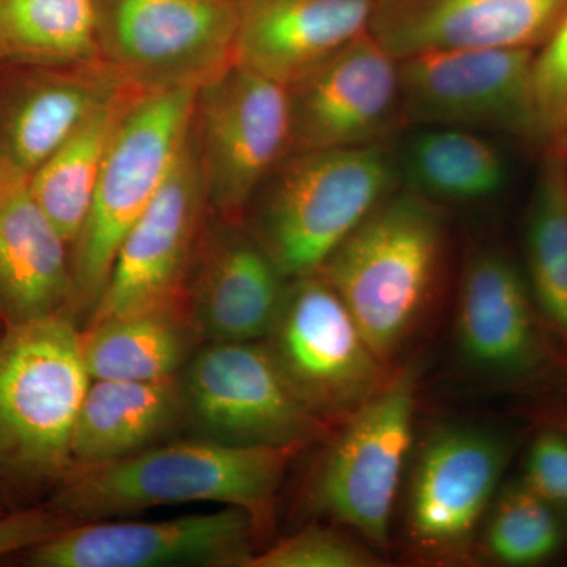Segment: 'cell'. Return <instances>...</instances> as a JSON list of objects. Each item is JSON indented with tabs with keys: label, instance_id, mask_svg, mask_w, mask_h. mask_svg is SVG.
Returning <instances> with one entry per match:
<instances>
[{
	"label": "cell",
	"instance_id": "1",
	"mask_svg": "<svg viewBox=\"0 0 567 567\" xmlns=\"http://www.w3.org/2000/svg\"><path fill=\"white\" fill-rule=\"evenodd\" d=\"M305 447L227 445L204 436L158 443L130 456L74 464L48 507L81 524L212 503L240 507L265 532L274 525L287 470Z\"/></svg>",
	"mask_w": 567,
	"mask_h": 567
},
{
	"label": "cell",
	"instance_id": "2",
	"mask_svg": "<svg viewBox=\"0 0 567 567\" xmlns=\"http://www.w3.org/2000/svg\"><path fill=\"white\" fill-rule=\"evenodd\" d=\"M446 244L440 205L398 188L317 271L342 298L383 363L393 365L434 303Z\"/></svg>",
	"mask_w": 567,
	"mask_h": 567
},
{
	"label": "cell",
	"instance_id": "3",
	"mask_svg": "<svg viewBox=\"0 0 567 567\" xmlns=\"http://www.w3.org/2000/svg\"><path fill=\"white\" fill-rule=\"evenodd\" d=\"M82 331L66 312L6 323L0 334V483L18 491L61 484L91 386Z\"/></svg>",
	"mask_w": 567,
	"mask_h": 567
},
{
	"label": "cell",
	"instance_id": "4",
	"mask_svg": "<svg viewBox=\"0 0 567 567\" xmlns=\"http://www.w3.org/2000/svg\"><path fill=\"white\" fill-rule=\"evenodd\" d=\"M399 182L385 144L289 153L256 194L252 234L287 279L317 274Z\"/></svg>",
	"mask_w": 567,
	"mask_h": 567
},
{
	"label": "cell",
	"instance_id": "5",
	"mask_svg": "<svg viewBox=\"0 0 567 567\" xmlns=\"http://www.w3.org/2000/svg\"><path fill=\"white\" fill-rule=\"evenodd\" d=\"M199 85L147 91L112 141L80 237L71 246L74 311L102 297L126 234L163 188L193 133Z\"/></svg>",
	"mask_w": 567,
	"mask_h": 567
},
{
	"label": "cell",
	"instance_id": "6",
	"mask_svg": "<svg viewBox=\"0 0 567 567\" xmlns=\"http://www.w3.org/2000/svg\"><path fill=\"white\" fill-rule=\"evenodd\" d=\"M416 365L394 368L385 385L336 425L308 483L317 516L386 550L391 518L415 434Z\"/></svg>",
	"mask_w": 567,
	"mask_h": 567
},
{
	"label": "cell",
	"instance_id": "7",
	"mask_svg": "<svg viewBox=\"0 0 567 567\" xmlns=\"http://www.w3.org/2000/svg\"><path fill=\"white\" fill-rule=\"evenodd\" d=\"M458 358L491 385L514 393L567 391V352L548 330L524 268L498 248L466 259L454 323Z\"/></svg>",
	"mask_w": 567,
	"mask_h": 567
},
{
	"label": "cell",
	"instance_id": "8",
	"mask_svg": "<svg viewBox=\"0 0 567 567\" xmlns=\"http://www.w3.org/2000/svg\"><path fill=\"white\" fill-rule=\"evenodd\" d=\"M265 344L306 405L339 425L393 374L320 274L289 279Z\"/></svg>",
	"mask_w": 567,
	"mask_h": 567
},
{
	"label": "cell",
	"instance_id": "9",
	"mask_svg": "<svg viewBox=\"0 0 567 567\" xmlns=\"http://www.w3.org/2000/svg\"><path fill=\"white\" fill-rule=\"evenodd\" d=\"M513 451L509 436L487 425H440L425 436L405 505L406 540L417 558L436 565L472 558Z\"/></svg>",
	"mask_w": 567,
	"mask_h": 567
},
{
	"label": "cell",
	"instance_id": "10",
	"mask_svg": "<svg viewBox=\"0 0 567 567\" xmlns=\"http://www.w3.org/2000/svg\"><path fill=\"white\" fill-rule=\"evenodd\" d=\"M193 126L207 203L238 218L292 147L289 89L233 62L200 85Z\"/></svg>",
	"mask_w": 567,
	"mask_h": 567
},
{
	"label": "cell",
	"instance_id": "11",
	"mask_svg": "<svg viewBox=\"0 0 567 567\" xmlns=\"http://www.w3.org/2000/svg\"><path fill=\"white\" fill-rule=\"evenodd\" d=\"M200 436L238 446H309L333 425L297 394L262 341L207 342L181 374Z\"/></svg>",
	"mask_w": 567,
	"mask_h": 567
},
{
	"label": "cell",
	"instance_id": "12",
	"mask_svg": "<svg viewBox=\"0 0 567 567\" xmlns=\"http://www.w3.org/2000/svg\"><path fill=\"white\" fill-rule=\"evenodd\" d=\"M241 0H102L103 58L145 91L203 85L235 62Z\"/></svg>",
	"mask_w": 567,
	"mask_h": 567
},
{
	"label": "cell",
	"instance_id": "13",
	"mask_svg": "<svg viewBox=\"0 0 567 567\" xmlns=\"http://www.w3.org/2000/svg\"><path fill=\"white\" fill-rule=\"evenodd\" d=\"M535 51H436L399 61L402 112L416 126L539 140Z\"/></svg>",
	"mask_w": 567,
	"mask_h": 567
},
{
	"label": "cell",
	"instance_id": "14",
	"mask_svg": "<svg viewBox=\"0 0 567 567\" xmlns=\"http://www.w3.org/2000/svg\"><path fill=\"white\" fill-rule=\"evenodd\" d=\"M251 514L213 513L158 522H81L28 550L33 567H246L262 535Z\"/></svg>",
	"mask_w": 567,
	"mask_h": 567
},
{
	"label": "cell",
	"instance_id": "15",
	"mask_svg": "<svg viewBox=\"0 0 567 567\" xmlns=\"http://www.w3.org/2000/svg\"><path fill=\"white\" fill-rule=\"evenodd\" d=\"M207 203L194 137L115 256L89 324L153 309L186 306V278Z\"/></svg>",
	"mask_w": 567,
	"mask_h": 567
},
{
	"label": "cell",
	"instance_id": "16",
	"mask_svg": "<svg viewBox=\"0 0 567 567\" xmlns=\"http://www.w3.org/2000/svg\"><path fill=\"white\" fill-rule=\"evenodd\" d=\"M287 89L290 153L385 144L405 122L399 61L369 32Z\"/></svg>",
	"mask_w": 567,
	"mask_h": 567
},
{
	"label": "cell",
	"instance_id": "17",
	"mask_svg": "<svg viewBox=\"0 0 567 567\" xmlns=\"http://www.w3.org/2000/svg\"><path fill=\"white\" fill-rule=\"evenodd\" d=\"M130 85L106 59L63 66L0 63V162L32 175Z\"/></svg>",
	"mask_w": 567,
	"mask_h": 567
},
{
	"label": "cell",
	"instance_id": "18",
	"mask_svg": "<svg viewBox=\"0 0 567 567\" xmlns=\"http://www.w3.org/2000/svg\"><path fill=\"white\" fill-rule=\"evenodd\" d=\"M567 0H374L369 33L394 59L436 51L533 50Z\"/></svg>",
	"mask_w": 567,
	"mask_h": 567
},
{
	"label": "cell",
	"instance_id": "19",
	"mask_svg": "<svg viewBox=\"0 0 567 567\" xmlns=\"http://www.w3.org/2000/svg\"><path fill=\"white\" fill-rule=\"evenodd\" d=\"M287 282L252 230L233 223L205 241L186 289V309L205 342L264 341L281 309Z\"/></svg>",
	"mask_w": 567,
	"mask_h": 567
},
{
	"label": "cell",
	"instance_id": "20",
	"mask_svg": "<svg viewBox=\"0 0 567 567\" xmlns=\"http://www.w3.org/2000/svg\"><path fill=\"white\" fill-rule=\"evenodd\" d=\"M69 241L33 196L31 175L0 162V316L6 323L66 312Z\"/></svg>",
	"mask_w": 567,
	"mask_h": 567
},
{
	"label": "cell",
	"instance_id": "21",
	"mask_svg": "<svg viewBox=\"0 0 567 567\" xmlns=\"http://www.w3.org/2000/svg\"><path fill=\"white\" fill-rule=\"evenodd\" d=\"M374 0H241L235 62L290 87L369 32Z\"/></svg>",
	"mask_w": 567,
	"mask_h": 567
},
{
	"label": "cell",
	"instance_id": "22",
	"mask_svg": "<svg viewBox=\"0 0 567 567\" xmlns=\"http://www.w3.org/2000/svg\"><path fill=\"white\" fill-rule=\"evenodd\" d=\"M188 423L181 375L153 382L92 380L73 435L74 464L130 456Z\"/></svg>",
	"mask_w": 567,
	"mask_h": 567
},
{
	"label": "cell",
	"instance_id": "23",
	"mask_svg": "<svg viewBox=\"0 0 567 567\" xmlns=\"http://www.w3.org/2000/svg\"><path fill=\"white\" fill-rule=\"evenodd\" d=\"M199 342L186 306L115 317L82 330L92 380L173 379L182 374Z\"/></svg>",
	"mask_w": 567,
	"mask_h": 567
},
{
	"label": "cell",
	"instance_id": "24",
	"mask_svg": "<svg viewBox=\"0 0 567 567\" xmlns=\"http://www.w3.org/2000/svg\"><path fill=\"white\" fill-rule=\"evenodd\" d=\"M399 181L432 203H481L505 189L502 152L473 130L420 126L395 153Z\"/></svg>",
	"mask_w": 567,
	"mask_h": 567
},
{
	"label": "cell",
	"instance_id": "25",
	"mask_svg": "<svg viewBox=\"0 0 567 567\" xmlns=\"http://www.w3.org/2000/svg\"><path fill=\"white\" fill-rule=\"evenodd\" d=\"M147 92L130 85L62 144L31 175L33 196L70 248L87 221L96 183L115 134L133 104Z\"/></svg>",
	"mask_w": 567,
	"mask_h": 567
},
{
	"label": "cell",
	"instance_id": "26",
	"mask_svg": "<svg viewBox=\"0 0 567 567\" xmlns=\"http://www.w3.org/2000/svg\"><path fill=\"white\" fill-rule=\"evenodd\" d=\"M102 0H0V63L102 61Z\"/></svg>",
	"mask_w": 567,
	"mask_h": 567
},
{
	"label": "cell",
	"instance_id": "27",
	"mask_svg": "<svg viewBox=\"0 0 567 567\" xmlns=\"http://www.w3.org/2000/svg\"><path fill=\"white\" fill-rule=\"evenodd\" d=\"M524 274L548 330L567 352V159L551 148L525 219Z\"/></svg>",
	"mask_w": 567,
	"mask_h": 567
},
{
	"label": "cell",
	"instance_id": "28",
	"mask_svg": "<svg viewBox=\"0 0 567 567\" xmlns=\"http://www.w3.org/2000/svg\"><path fill=\"white\" fill-rule=\"evenodd\" d=\"M566 544V518L518 476L499 487L477 539L484 557L505 567L547 565Z\"/></svg>",
	"mask_w": 567,
	"mask_h": 567
},
{
	"label": "cell",
	"instance_id": "29",
	"mask_svg": "<svg viewBox=\"0 0 567 567\" xmlns=\"http://www.w3.org/2000/svg\"><path fill=\"white\" fill-rule=\"evenodd\" d=\"M365 540L339 529L311 525L257 550L246 567H377L382 558Z\"/></svg>",
	"mask_w": 567,
	"mask_h": 567
},
{
	"label": "cell",
	"instance_id": "30",
	"mask_svg": "<svg viewBox=\"0 0 567 567\" xmlns=\"http://www.w3.org/2000/svg\"><path fill=\"white\" fill-rule=\"evenodd\" d=\"M539 140L551 145L567 136V10L533 59Z\"/></svg>",
	"mask_w": 567,
	"mask_h": 567
},
{
	"label": "cell",
	"instance_id": "31",
	"mask_svg": "<svg viewBox=\"0 0 567 567\" xmlns=\"http://www.w3.org/2000/svg\"><path fill=\"white\" fill-rule=\"evenodd\" d=\"M518 477L567 520L566 429L544 423L525 451Z\"/></svg>",
	"mask_w": 567,
	"mask_h": 567
},
{
	"label": "cell",
	"instance_id": "32",
	"mask_svg": "<svg viewBox=\"0 0 567 567\" xmlns=\"http://www.w3.org/2000/svg\"><path fill=\"white\" fill-rule=\"evenodd\" d=\"M69 525L71 522L51 507H35L0 516V558L31 550Z\"/></svg>",
	"mask_w": 567,
	"mask_h": 567
},
{
	"label": "cell",
	"instance_id": "33",
	"mask_svg": "<svg viewBox=\"0 0 567 567\" xmlns=\"http://www.w3.org/2000/svg\"><path fill=\"white\" fill-rule=\"evenodd\" d=\"M546 421L561 425L567 431V401L550 409V412H547Z\"/></svg>",
	"mask_w": 567,
	"mask_h": 567
},
{
	"label": "cell",
	"instance_id": "34",
	"mask_svg": "<svg viewBox=\"0 0 567 567\" xmlns=\"http://www.w3.org/2000/svg\"><path fill=\"white\" fill-rule=\"evenodd\" d=\"M551 148H557V151L561 152L567 159V136L565 137V140L559 141L558 144L551 145Z\"/></svg>",
	"mask_w": 567,
	"mask_h": 567
}]
</instances>
